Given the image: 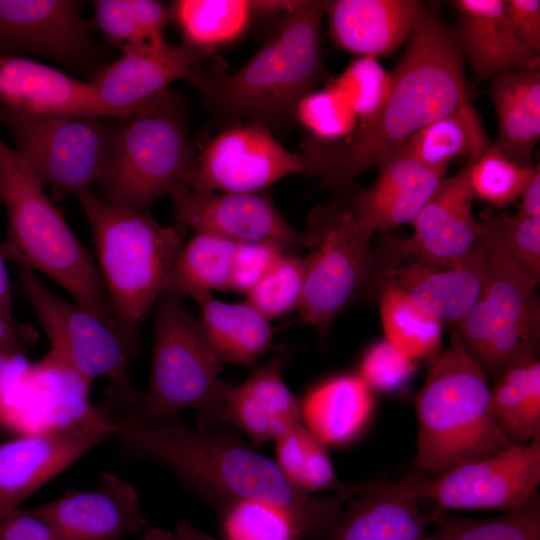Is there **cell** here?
Listing matches in <instances>:
<instances>
[{"label": "cell", "instance_id": "obj_15", "mask_svg": "<svg viewBox=\"0 0 540 540\" xmlns=\"http://www.w3.org/2000/svg\"><path fill=\"white\" fill-rule=\"evenodd\" d=\"M304 168L302 154L286 149L268 129L233 123L197 154L189 188L202 193H257Z\"/></svg>", "mask_w": 540, "mask_h": 540}, {"label": "cell", "instance_id": "obj_7", "mask_svg": "<svg viewBox=\"0 0 540 540\" xmlns=\"http://www.w3.org/2000/svg\"><path fill=\"white\" fill-rule=\"evenodd\" d=\"M196 165L182 100L170 91L118 126L95 194L110 205L142 211L189 187Z\"/></svg>", "mask_w": 540, "mask_h": 540}, {"label": "cell", "instance_id": "obj_46", "mask_svg": "<svg viewBox=\"0 0 540 540\" xmlns=\"http://www.w3.org/2000/svg\"><path fill=\"white\" fill-rule=\"evenodd\" d=\"M285 253L270 242L237 243L228 289L247 294Z\"/></svg>", "mask_w": 540, "mask_h": 540}, {"label": "cell", "instance_id": "obj_45", "mask_svg": "<svg viewBox=\"0 0 540 540\" xmlns=\"http://www.w3.org/2000/svg\"><path fill=\"white\" fill-rule=\"evenodd\" d=\"M414 371V360L384 339L365 353L358 375L372 391L391 392L405 385Z\"/></svg>", "mask_w": 540, "mask_h": 540}, {"label": "cell", "instance_id": "obj_43", "mask_svg": "<svg viewBox=\"0 0 540 540\" xmlns=\"http://www.w3.org/2000/svg\"><path fill=\"white\" fill-rule=\"evenodd\" d=\"M332 86L344 96L360 122L375 114L383 104L389 91L390 76L375 58L360 57Z\"/></svg>", "mask_w": 540, "mask_h": 540}, {"label": "cell", "instance_id": "obj_29", "mask_svg": "<svg viewBox=\"0 0 540 540\" xmlns=\"http://www.w3.org/2000/svg\"><path fill=\"white\" fill-rule=\"evenodd\" d=\"M301 421L324 445H339L356 437L366 425L373 394L358 374L330 378L300 401Z\"/></svg>", "mask_w": 540, "mask_h": 540}, {"label": "cell", "instance_id": "obj_32", "mask_svg": "<svg viewBox=\"0 0 540 540\" xmlns=\"http://www.w3.org/2000/svg\"><path fill=\"white\" fill-rule=\"evenodd\" d=\"M495 422L512 445L540 437V361L523 357L508 366L490 387Z\"/></svg>", "mask_w": 540, "mask_h": 540}, {"label": "cell", "instance_id": "obj_18", "mask_svg": "<svg viewBox=\"0 0 540 540\" xmlns=\"http://www.w3.org/2000/svg\"><path fill=\"white\" fill-rule=\"evenodd\" d=\"M177 224L195 232L214 234L236 243L270 242L287 253L307 247L299 232L262 192H196L184 187L172 195Z\"/></svg>", "mask_w": 540, "mask_h": 540}, {"label": "cell", "instance_id": "obj_25", "mask_svg": "<svg viewBox=\"0 0 540 540\" xmlns=\"http://www.w3.org/2000/svg\"><path fill=\"white\" fill-rule=\"evenodd\" d=\"M0 106L34 114L105 116L88 82L28 57L0 56Z\"/></svg>", "mask_w": 540, "mask_h": 540}, {"label": "cell", "instance_id": "obj_52", "mask_svg": "<svg viewBox=\"0 0 540 540\" xmlns=\"http://www.w3.org/2000/svg\"><path fill=\"white\" fill-rule=\"evenodd\" d=\"M174 538L175 540H219L200 531L187 521L178 524Z\"/></svg>", "mask_w": 540, "mask_h": 540}, {"label": "cell", "instance_id": "obj_48", "mask_svg": "<svg viewBox=\"0 0 540 540\" xmlns=\"http://www.w3.org/2000/svg\"><path fill=\"white\" fill-rule=\"evenodd\" d=\"M506 20L517 40L540 55V1L503 0Z\"/></svg>", "mask_w": 540, "mask_h": 540}, {"label": "cell", "instance_id": "obj_14", "mask_svg": "<svg viewBox=\"0 0 540 540\" xmlns=\"http://www.w3.org/2000/svg\"><path fill=\"white\" fill-rule=\"evenodd\" d=\"M117 428L100 407L60 426L20 433L0 443V511L17 508Z\"/></svg>", "mask_w": 540, "mask_h": 540}, {"label": "cell", "instance_id": "obj_27", "mask_svg": "<svg viewBox=\"0 0 540 540\" xmlns=\"http://www.w3.org/2000/svg\"><path fill=\"white\" fill-rule=\"evenodd\" d=\"M459 19L458 41L470 61L476 81L539 67V55L514 36L503 0L450 1Z\"/></svg>", "mask_w": 540, "mask_h": 540}, {"label": "cell", "instance_id": "obj_31", "mask_svg": "<svg viewBox=\"0 0 540 540\" xmlns=\"http://www.w3.org/2000/svg\"><path fill=\"white\" fill-rule=\"evenodd\" d=\"M491 145L470 100L419 129L392 153L408 155L443 177L453 159L478 158Z\"/></svg>", "mask_w": 540, "mask_h": 540}, {"label": "cell", "instance_id": "obj_51", "mask_svg": "<svg viewBox=\"0 0 540 540\" xmlns=\"http://www.w3.org/2000/svg\"><path fill=\"white\" fill-rule=\"evenodd\" d=\"M6 258L1 249L0 242V311L8 316H13V296L9 275L7 272Z\"/></svg>", "mask_w": 540, "mask_h": 540}, {"label": "cell", "instance_id": "obj_54", "mask_svg": "<svg viewBox=\"0 0 540 540\" xmlns=\"http://www.w3.org/2000/svg\"><path fill=\"white\" fill-rule=\"evenodd\" d=\"M427 540H431V539H427ZM434 540H449V539L441 535L439 538L434 539Z\"/></svg>", "mask_w": 540, "mask_h": 540}, {"label": "cell", "instance_id": "obj_10", "mask_svg": "<svg viewBox=\"0 0 540 540\" xmlns=\"http://www.w3.org/2000/svg\"><path fill=\"white\" fill-rule=\"evenodd\" d=\"M486 241L491 249L483 288L457 324L456 333L487 376H496L517 360L536 356L540 315L535 291L539 276Z\"/></svg>", "mask_w": 540, "mask_h": 540}, {"label": "cell", "instance_id": "obj_12", "mask_svg": "<svg viewBox=\"0 0 540 540\" xmlns=\"http://www.w3.org/2000/svg\"><path fill=\"white\" fill-rule=\"evenodd\" d=\"M304 290L298 311L325 337L337 314L358 294L372 267L374 232L346 206L332 203L313 210L304 231Z\"/></svg>", "mask_w": 540, "mask_h": 540}, {"label": "cell", "instance_id": "obj_11", "mask_svg": "<svg viewBox=\"0 0 540 540\" xmlns=\"http://www.w3.org/2000/svg\"><path fill=\"white\" fill-rule=\"evenodd\" d=\"M110 117L34 114L0 106L14 150L44 186L75 197L96 187L117 131Z\"/></svg>", "mask_w": 540, "mask_h": 540}, {"label": "cell", "instance_id": "obj_49", "mask_svg": "<svg viewBox=\"0 0 540 540\" xmlns=\"http://www.w3.org/2000/svg\"><path fill=\"white\" fill-rule=\"evenodd\" d=\"M37 339L33 326L0 311V355H26Z\"/></svg>", "mask_w": 540, "mask_h": 540}, {"label": "cell", "instance_id": "obj_23", "mask_svg": "<svg viewBox=\"0 0 540 540\" xmlns=\"http://www.w3.org/2000/svg\"><path fill=\"white\" fill-rule=\"evenodd\" d=\"M291 356L286 347L277 350L265 364L253 367L243 383L228 390L221 423L244 431L253 446L275 440L301 421L300 401L282 376Z\"/></svg>", "mask_w": 540, "mask_h": 540}, {"label": "cell", "instance_id": "obj_28", "mask_svg": "<svg viewBox=\"0 0 540 540\" xmlns=\"http://www.w3.org/2000/svg\"><path fill=\"white\" fill-rule=\"evenodd\" d=\"M488 94L497 115L494 146L509 159L529 165L540 138V70L500 73L489 79Z\"/></svg>", "mask_w": 540, "mask_h": 540}, {"label": "cell", "instance_id": "obj_44", "mask_svg": "<svg viewBox=\"0 0 540 540\" xmlns=\"http://www.w3.org/2000/svg\"><path fill=\"white\" fill-rule=\"evenodd\" d=\"M296 119L309 130L310 137L322 141L346 137L358 122L344 96L333 86L313 91L302 99Z\"/></svg>", "mask_w": 540, "mask_h": 540}, {"label": "cell", "instance_id": "obj_47", "mask_svg": "<svg viewBox=\"0 0 540 540\" xmlns=\"http://www.w3.org/2000/svg\"><path fill=\"white\" fill-rule=\"evenodd\" d=\"M0 540H64L31 508L0 511Z\"/></svg>", "mask_w": 540, "mask_h": 540}, {"label": "cell", "instance_id": "obj_13", "mask_svg": "<svg viewBox=\"0 0 540 540\" xmlns=\"http://www.w3.org/2000/svg\"><path fill=\"white\" fill-rule=\"evenodd\" d=\"M416 493L440 510L492 509L505 513L528 503L540 483V437L428 478L416 470Z\"/></svg>", "mask_w": 540, "mask_h": 540}, {"label": "cell", "instance_id": "obj_4", "mask_svg": "<svg viewBox=\"0 0 540 540\" xmlns=\"http://www.w3.org/2000/svg\"><path fill=\"white\" fill-rule=\"evenodd\" d=\"M0 204L8 220L1 242L7 260L39 271L63 287L74 303L115 329V316L90 252L81 244L44 185L0 139Z\"/></svg>", "mask_w": 540, "mask_h": 540}, {"label": "cell", "instance_id": "obj_16", "mask_svg": "<svg viewBox=\"0 0 540 540\" xmlns=\"http://www.w3.org/2000/svg\"><path fill=\"white\" fill-rule=\"evenodd\" d=\"M117 60L98 68L88 83L106 117L129 119L166 96L169 85L191 79L206 56L185 44H142L120 49Z\"/></svg>", "mask_w": 540, "mask_h": 540}, {"label": "cell", "instance_id": "obj_39", "mask_svg": "<svg viewBox=\"0 0 540 540\" xmlns=\"http://www.w3.org/2000/svg\"><path fill=\"white\" fill-rule=\"evenodd\" d=\"M304 280V256L285 253L246 294V301L269 320L284 316L298 310Z\"/></svg>", "mask_w": 540, "mask_h": 540}, {"label": "cell", "instance_id": "obj_34", "mask_svg": "<svg viewBox=\"0 0 540 540\" xmlns=\"http://www.w3.org/2000/svg\"><path fill=\"white\" fill-rule=\"evenodd\" d=\"M275 445V462L288 481L302 492L333 491L350 500L364 485L343 482L337 477L326 445L301 421L279 435Z\"/></svg>", "mask_w": 540, "mask_h": 540}, {"label": "cell", "instance_id": "obj_50", "mask_svg": "<svg viewBox=\"0 0 540 540\" xmlns=\"http://www.w3.org/2000/svg\"><path fill=\"white\" fill-rule=\"evenodd\" d=\"M518 199H520V209L518 213L528 217H540L539 165L534 167V171L524 185Z\"/></svg>", "mask_w": 540, "mask_h": 540}, {"label": "cell", "instance_id": "obj_20", "mask_svg": "<svg viewBox=\"0 0 540 540\" xmlns=\"http://www.w3.org/2000/svg\"><path fill=\"white\" fill-rule=\"evenodd\" d=\"M31 510L64 540H124L148 525L136 489L112 473H102L92 491L70 489Z\"/></svg>", "mask_w": 540, "mask_h": 540}, {"label": "cell", "instance_id": "obj_38", "mask_svg": "<svg viewBox=\"0 0 540 540\" xmlns=\"http://www.w3.org/2000/svg\"><path fill=\"white\" fill-rule=\"evenodd\" d=\"M433 519L449 540H540V499L488 520H463L438 511Z\"/></svg>", "mask_w": 540, "mask_h": 540}, {"label": "cell", "instance_id": "obj_6", "mask_svg": "<svg viewBox=\"0 0 540 540\" xmlns=\"http://www.w3.org/2000/svg\"><path fill=\"white\" fill-rule=\"evenodd\" d=\"M487 378L454 331L415 397L418 471L436 477L511 445L495 422Z\"/></svg>", "mask_w": 540, "mask_h": 540}, {"label": "cell", "instance_id": "obj_8", "mask_svg": "<svg viewBox=\"0 0 540 540\" xmlns=\"http://www.w3.org/2000/svg\"><path fill=\"white\" fill-rule=\"evenodd\" d=\"M223 362L180 298L163 294L157 302L148 389L135 411L153 423H165L187 409L197 428H221L230 385L220 378Z\"/></svg>", "mask_w": 540, "mask_h": 540}, {"label": "cell", "instance_id": "obj_2", "mask_svg": "<svg viewBox=\"0 0 540 540\" xmlns=\"http://www.w3.org/2000/svg\"><path fill=\"white\" fill-rule=\"evenodd\" d=\"M389 76L381 107L349 135L335 141L308 136L302 141L307 176L318 178L329 190L344 192L359 174L378 165L419 129L471 100L458 37L429 10Z\"/></svg>", "mask_w": 540, "mask_h": 540}, {"label": "cell", "instance_id": "obj_33", "mask_svg": "<svg viewBox=\"0 0 540 540\" xmlns=\"http://www.w3.org/2000/svg\"><path fill=\"white\" fill-rule=\"evenodd\" d=\"M170 12L183 44L206 55L240 37L257 12H266V1L178 0Z\"/></svg>", "mask_w": 540, "mask_h": 540}, {"label": "cell", "instance_id": "obj_22", "mask_svg": "<svg viewBox=\"0 0 540 540\" xmlns=\"http://www.w3.org/2000/svg\"><path fill=\"white\" fill-rule=\"evenodd\" d=\"M415 471L397 482H364L330 533V540H427Z\"/></svg>", "mask_w": 540, "mask_h": 540}, {"label": "cell", "instance_id": "obj_37", "mask_svg": "<svg viewBox=\"0 0 540 540\" xmlns=\"http://www.w3.org/2000/svg\"><path fill=\"white\" fill-rule=\"evenodd\" d=\"M379 311L385 339L413 360L435 353L443 322L392 286L381 294Z\"/></svg>", "mask_w": 540, "mask_h": 540}, {"label": "cell", "instance_id": "obj_21", "mask_svg": "<svg viewBox=\"0 0 540 540\" xmlns=\"http://www.w3.org/2000/svg\"><path fill=\"white\" fill-rule=\"evenodd\" d=\"M490 249L481 237L470 253L454 261L404 259L388 270V286L398 289L442 322L458 324L480 297Z\"/></svg>", "mask_w": 540, "mask_h": 540}, {"label": "cell", "instance_id": "obj_9", "mask_svg": "<svg viewBox=\"0 0 540 540\" xmlns=\"http://www.w3.org/2000/svg\"><path fill=\"white\" fill-rule=\"evenodd\" d=\"M24 295L50 343L44 357L71 370L91 384L97 378L109 381L104 407L115 413L136 411L143 392L132 384L128 366L136 354L115 329L76 303L54 295L35 271L17 265Z\"/></svg>", "mask_w": 540, "mask_h": 540}, {"label": "cell", "instance_id": "obj_30", "mask_svg": "<svg viewBox=\"0 0 540 540\" xmlns=\"http://www.w3.org/2000/svg\"><path fill=\"white\" fill-rule=\"evenodd\" d=\"M200 308L199 323L211 348L223 362L253 366L271 347L270 320L247 301L228 303L204 293L193 298Z\"/></svg>", "mask_w": 540, "mask_h": 540}, {"label": "cell", "instance_id": "obj_1", "mask_svg": "<svg viewBox=\"0 0 540 540\" xmlns=\"http://www.w3.org/2000/svg\"><path fill=\"white\" fill-rule=\"evenodd\" d=\"M124 460L149 459L171 470L190 490L221 506L259 501L283 510L303 537L330 535L345 497L298 490L277 463L221 428L203 430L175 418L153 423L135 411L109 416Z\"/></svg>", "mask_w": 540, "mask_h": 540}, {"label": "cell", "instance_id": "obj_17", "mask_svg": "<svg viewBox=\"0 0 540 540\" xmlns=\"http://www.w3.org/2000/svg\"><path fill=\"white\" fill-rule=\"evenodd\" d=\"M97 54L78 2L0 0V56L37 55L77 69Z\"/></svg>", "mask_w": 540, "mask_h": 540}, {"label": "cell", "instance_id": "obj_35", "mask_svg": "<svg viewBox=\"0 0 540 540\" xmlns=\"http://www.w3.org/2000/svg\"><path fill=\"white\" fill-rule=\"evenodd\" d=\"M237 243L205 232L184 243L168 274L163 294L178 298L229 288Z\"/></svg>", "mask_w": 540, "mask_h": 540}, {"label": "cell", "instance_id": "obj_36", "mask_svg": "<svg viewBox=\"0 0 540 540\" xmlns=\"http://www.w3.org/2000/svg\"><path fill=\"white\" fill-rule=\"evenodd\" d=\"M94 8L95 26L120 49L166 42L170 5L155 0H97Z\"/></svg>", "mask_w": 540, "mask_h": 540}, {"label": "cell", "instance_id": "obj_41", "mask_svg": "<svg viewBox=\"0 0 540 540\" xmlns=\"http://www.w3.org/2000/svg\"><path fill=\"white\" fill-rule=\"evenodd\" d=\"M223 529L228 540H299L293 520L281 509L259 501L243 500L223 507Z\"/></svg>", "mask_w": 540, "mask_h": 540}, {"label": "cell", "instance_id": "obj_5", "mask_svg": "<svg viewBox=\"0 0 540 540\" xmlns=\"http://www.w3.org/2000/svg\"><path fill=\"white\" fill-rule=\"evenodd\" d=\"M93 235L97 267L115 316V330L135 352L139 331L163 295L187 229L164 226L142 211L110 205L94 191L76 196Z\"/></svg>", "mask_w": 540, "mask_h": 540}, {"label": "cell", "instance_id": "obj_53", "mask_svg": "<svg viewBox=\"0 0 540 540\" xmlns=\"http://www.w3.org/2000/svg\"><path fill=\"white\" fill-rule=\"evenodd\" d=\"M143 540H175L174 534L161 528L146 529Z\"/></svg>", "mask_w": 540, "mask_h": 540}, {"label": "cell", "instance_id": "obj_40", "mask_svg": "<svg viewBox=\"0 0 540 540\" xmlns=\"http://www.w3.org/2000/svg\"><path fill=\"white\" fill-rule=\"evenodd\" d=\"M534 167L509 159L492 143L472 165L473 194L497 208L515 202Z\"/></svg>", "mask_w": 540, "mask_h": 540}, {"label": "cell", "instance_id": "obj_24", "mask_svg": "<svg viewBox=\"0 0 540 540\" xmlns=\"http://www.w3.org/2000/svg\"><path fill=\"white\" fill-rule=\"evenodd\" d=\"M323 5L335 44L375 59L405 42L427 11L415 0H332Z\"/></svg>", "mask_w": 540, "mask_h": 540}, {"label": "cell", "instance_id": "obj_19", "mask_svg": "<svg viewBox=\"0 0 540 540\" xmlns=\"http://www.w3.org/2000/svg\"><path fill=\"white\" fill-rule=\"evenodd\" d=\"M476 158H468L455 175L443 176L411 222L408 237L391 239L390 253L398 261L420 259L447 263L470 253L480 240L479 222L472 213L470 174Z\"/></svg>", "mask_w": 540, "mask_h": 540}, {"label": "cell", "instance_id": "obj_26", "mask_svg": "<svg viewBox=\"0 0 540 540\" xmlns=\"http://www.w3.org/2000/svg\"><path fill=\"white\" fill-rule=\"evenodd\" d=\"M377 166L375 182L357 193L346 208L374 233L411 224L442 177L400 153L388 155Z\"/></svg>", "mask_w": 540, "mask_h": 540}, {"label": "cell", "instance_id": "obj_3", "mask_svg": "<svg viewBox=\"0 0 540 540\" xmlns=\"http://www.w3.org/2000/svg\"><path fill=\"white\" fill-rule=\"evenodd\" d=\"M323 1H291L273 37L230 74L199 70L190 79L206 106L233 123L269 131L296 120L299 103L323 76Z\"/></svg>", "mask_w": 540, "mask_h": 540}, {"label": "cell", "instance_id": "obj_42", "mask_svg": "<svg viewBox=\"0 0 540 540\" xmlns=\"http://www.w3.org/2000/svg\"><path fill=\"white\" fill-rule=\"evenodd\" d=\"M478 222L480 237L540 277V217L487 212Z\"/></svg>", "mask_w": 540, "mask_h": 540}]
</instances>
